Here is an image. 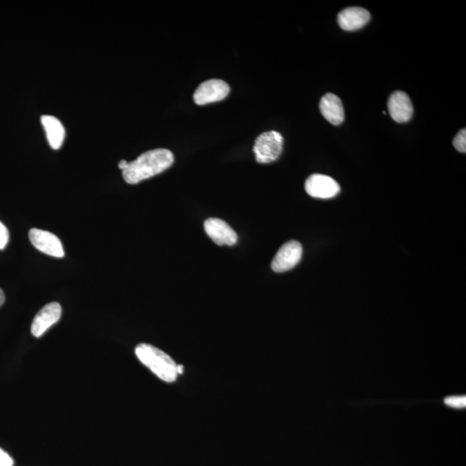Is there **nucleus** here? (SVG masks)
<instances>
[{
    "label": "nucleus",
    "mask_w": 466,
    "mask_h": 466,
    "mask_svg": "<svg viewBox=\"0 0 466 466\" xmlns=\"http://www.w3.org/2000/svg\"><path fill=\"white\" fill-rule=\"evenodd\" d=\"M175 158L167 148H155L142 154L136 160L128 162L123 177L129 184L137 183L161 174L171 167Z\"/></svg>",
    "instance_id": "1"
},
{
    "label": "nucleus",
    "mask_w": 466,
    "mask_h": 466,
    "mask_svg": "<svg viewBox=\"0 0 466 466\" xmlns=\"http://www.w3.org/2000/svg\"><path fill=\"white\" fill-rule=\"evenodd\" d=\"M135 353L142 364L150 369L159 378L166 382H174L179 375L178 365L171 356L150 344H139Z\"/></svg>",
    "instance_id": "2"
},
{
    "label": "nucleus",
    "mask_w": 466,
    "mask_h": 466,
    "mask_svg": "<svg viewBox=\"0 0 466 466\" xmlns=\"http://www.w3.org/2000/svg\"><path fill=\"white\" fill-rule=\"evenodd\" d=\"M283 137L278 131L271 130L259 135L255 141L253 151L259 164H271L282 154Z\"/></svg>",
    "instance_id": "3"
},
{
    "label": "nucleus",
    "mask_w": 466,
    "mask_h": 466,
    "mask_svg": "<svg viewBox=\"0 0 466 466\" xmlns=\"http://www.w3.org/2000/svg\"><path fill=\"white\" fill-rule=\"evenodd\" d=\"M230 93V86L219 79H208L202 83L193 93V101L199 106L220 101Z\"/></svg>",
    "instance_id": "4"
},
{
    "label": "nucleus",
    "mask_w": 466,
    "mask_h": 466,
    "mask_svg": "<svg viewBox=\"0 0 466 466\" xmlns=\"http://www.w3.org/2000/svg\"><path fill=\"white\" fill-rule=\"evenodd\" d=\"M302 244L295 240L287 242L279 249L271 262V269L276 273L290 271L299 264L302 257Z\"/></svg>",
    "instance_id": "5"
},
{
    "label": "nucleus",
    "mask_w": 466,
    "mask_h": 466,
    "mask_svg": "<svg viewBox=\"0 0 466 466\" xmlns=\"http://www.w3.org/2000/svg\"><path fill=\"white\" fill-rule=\"evenodd\" d=\"M306 192L313 198L331 199L340 192V186L330 176L314 174L310 175L305 182Z\"/></svg>",
    "instance_id": "6"
},
{
    "label": "nucleus",
    "mask_w": 466,
    "mask_h": 466,
    "mask_svg": "<svg viewBox=\"0 0 466 466\" xmlns=\"http://www.w3.org/2000/svg\"><path fill=\"white\" fill-rule=\"evenodd\" d=\"M29 237L35 248L43 253L58 258L64 257L65 252L61 240L50 231L34 228L30 231Z\"/></svg>",
    "instance_id": "7"
},
{
    "label": "nucleus",
    "mask_w": 466,
    "mask_h": 466,
    "mask_svg": "<svg viewBox=\"0 0 466 466\" xmlns=\"http://www.w3.org/2000/svg\"><path fill=\"white\" fill-rule=\"evenodd\" d=\"M207 236L220 246L234 245L237 242V235L226 221L217 217H210L204 222Z\"/></svg>",
    "instance_id": "8"
},
{
    "label": "nucleus",
    "mask_w": 466,
    "mask_h": 466,
    "mask_svg": "<svg viewBox=\"0 0 466 466\" xmlns=\"http://www.w3.org/2000/svg\"><path fill=\"white\" fill-rule=\"evenodd\" d=\"M61 307L57 302H50L44 306L37 313L31 324V333L36 338H39L46 333L48 329L61 319Z\"/></svg>",
    "instance_id": "9"
},
{
    "label": "nucleus",
    "mask_w": 466,
    "mask_h": 466,
    "mask_svg": "<svg viewBox=\"0 0 466 466\" xmlns=\"http://www.w3.org/2000/svg\"><path fill=\"white\" fill-rule=\"evenodd\" d=\"M388 109L390 116L397 123L409 122L414 114L413 104L409 95L402 91H396L390 95Z\"/></svg>",
    "instance_id": "10"
},
{
    "label": "nucleus",
    "mask_w": 466,
    "mask_h": 466,
    "mask_svg": "<svg viewBox=\"0 0 466 466\" xmlns=\"http://www.w3.org/2000/svg\"><path fill=\"white\" fill-rule=\"evenodd\" d=\"M371 19V14L361 7H350L341 10L338 15V26L341 29L353 31L361 29Z\"/></svg>",
    "instance_id": "11"
},
{
    "label": "nucleus",
    "mask_w": 466,
    "mask_h": 466,
    "mask_svg": "<svg viewBox=\"0 0 466 466\" xmlns=\"http://www.w3.org/2000/svg\"><path fill=\"white\" fill-rule=\"evenodd\" d=\"M320 110L324 119L333 126H340L344 120V110L341 99L333 93H327L320 99Z\"/></svg>",
    "instance_id": "12"
},
{
    "label": "nucleus",
    "mask_w": 466,
    "mask_h": 466,
    "mask_svg": "<svg viewBox=\"0 0 466 466\" xmlns=\"http://www.w3.org/2000/svg\"><path fill=\"white\" fill-rule=\"evenodd\" d=\"M41 124L46 131L48 144L54 150H59L65 139V129L61 121L53 116L44 115L41 117Z\"/></svg>",
    "instance_id": "13"
},
{
    "label": "nucleus",
    "mask_w": 466,
    "mask_h": 466,
    "mask_svg": "<svg viewBox=\"0 0 466 466\" xmlns=\"http://www.w3.org/2000/svg\"><path fill=\"white\" fill-rule=\"evenodd\" d=\"M444 402L447 406L455 407V409H464L466 406L465 396H448L444 400Z\"/></svg>",
    "instance_id": "14"
},
{
    "label": "nucleus",
    "mask_w": 466,
    "mask_h": 466,
    "mask_svg": "<svg viewBox=\"0 0 466 466\" xmlns=\"http://www.w3.org/2000/svg\"><path fill=\"white\" fill-rule=\"evenodd\" d=\"M454 146L456 150L461 152V153H465L466 152V130L463 129L459 133L456 135V137L454 139Z\"/></svg>",
    "instance_id": "15"
},
{
    "label": "nucleus",
    "mask_w": 466,
    "mask_h": 466,
    "mask_svg": "<svg viewBox=\"0 0 466 466\" xmlns=\"http://www.w3.org/2000/svg\"><path fill=\"white\" fill-rule=\"evenodd\" d=\"M9 242V231L5 224L0 221V250H3Z\"/></svg>",
    "instance_id": "16"
},
{
    "label": "nucleus",
    "mask_w": 466,
    "mask_h": 466,
    "mask_svg": "<svg viewBox=\"0 0 466 466\" xmlns=\"http://www.w3.org/2000/svg\"><path fill=\"white\" fill-rule=\"evenodd\" d=\"M14 461L12 457L0 448V466H13Z\"/></svg>",
    "instance_id": "17"
},
{
    "label": "nucleus",
    "mask_w": 466,
    "mask_h": 466,
    "mask_svg": "<svg viewBox=\"0 0 466 466\" xmlns=\"http://www.w3.org/2000/svg\"><path fill=\"white\" fill-rule=\"evenodd\" d=\"M127 165H128V162H126V160H122V161L119 162V168L121 169V171H123L124 169L127 167Z\"/></svg>",
    "instance_id": "18"
},
{
    "label": "nucleus",
    "mask_w": 466,
    "mask_h": 466,
    "mask_svg": "<svg viewBox=\"0 0 466 466\" xmlns=\"http://www.w3.org/2000/svg\"><path fill=\"white\" fill-rule=\"evenodd\" d=\"M5 302V293H3V290L0 289V307H1Z\"/></svg>",
    "instance_id": "19"
}]
</instances>
